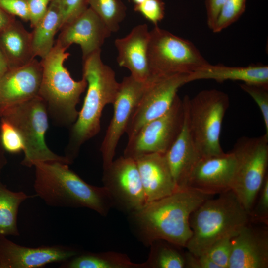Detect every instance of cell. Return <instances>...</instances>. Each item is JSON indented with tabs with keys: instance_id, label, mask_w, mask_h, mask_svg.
<instances>
[{
	"instance_id": "1",
	"label": "cell",
	"mask_w": 268,
	"mask_h": 268,
	"mask_svg": "<svg viewBox=\"0 0 268 268\" xmlns=\"http://www.w3.org/2000/svg\"><path fill=\"white\" fill-rule=\"evenodd\" d=\"M213 196L190 187L177 189L130 213L133 225L145 244L163 240L185 248L192 234L191 214Z\"/></svg>"
},
{
	"instance_id": "2",
	"label": "cell",
	"mask_w": 268,
	"mask_h": 268,
	"mask_svg": "<svg viewBox=\"0 0 268 268\" xmlns=\"http://www.w3.org/2000/svg\"><path fill=\"white\" fill-rule=\"evenodd\" d=\"M68 165L60 161L35 163L36 196L50 206L87 208L106 216L114 206L107 189L88 184Z\"/></svg>"
},
{
	"instance_id": "3",
	"label": "cell",
	"mask_w": 268,
	"mask_h": 268,
	"mask_svg": "<svg viewBox=\"0 0 268 268\" xmlns=\"http://www.w3.org/2000/svg\"><path fill=\"white\" fill-rule=\"evenodd\" d=\"M101 50L82 59L83 77L87 92L81 109L72 125L65 156L73 163L81 146L100 130V119L106 105L114 103L120 83L112 68L101 58Z\"/></svg>"
},
{
	"instance_id": "4",
	"label": "cell",
	"mask_w": 268,
	"mask_h": 268,
	"mask_svg": "<svg viewBox=\"0 0 268 268\" xmlns=\"http://www.w3.org/2000/svg\"><path fill=\"white\" fill-rule=\"evenodd\" d=\"M250 221V216L230 190L205 200L191 214L192 236L186 247L196 256L204 254L217 241L233 237Z\"/></svg>"
},
{
	"instance_id": "5",
	"label": "cell",
	"mask_w": 268,
	"mask_h": 268,
	"mask_svg": "<svg viewBox=\"0 0 268 268\" xmlns=\"http://www.w3.org/2000/svg\"><path fill=\"white\" fill-rule=\"evenodd\" d=\"M56 41L47 55L42 59V80L39 96L45 102L49 116L59 125L69 126L76 121V106L87 88L86 80H74L64 66L70 54Z\"/></svg>"
},
{
	"instance_id": "6",
	"label": "cell",
	"mask_w": 268,
	"mask_h": 268,
	"mask_svg": "<svg viewBox=\"0 0 268 268\" xmlns=\"http://www.w3.org/2000/svg\"><path fill=\"white\" fill-rule=\"evenodd\" d=\"M183 101L191 134L201 157L224 153L220 137L230 103L228 95L217 89H206L192 98L186 95Z\"/></svg>"
},
{
	"instance_id": "7",
	"label": "cell",
	"mask_w": 268,
	"mask_h": 268,
	"mask_svg": "<svg viewBox=\"0 0 268 268\" xmlns=\"http://www.w3.org/2000/svg\"><path fill=\"white\" fill-rule=\"evenodd\" d=\"M1 117L10 123L22 137L24 145L22 165L31 167L37 162L47 161L71 164L65 156L52 151L46 143L49 115L46 105L39 96L9 108Z\"/></svg>"
},
{
	"instance_id": "8",
	"label": "cell",
	"mask_w": 268,
	"mask_h": 268,
	"mask_svg": "<svg viewBox=\"0 0 268 268\" xmlns=\"http://www.w3.org/2000/svg\"><path fill=\"white\" fill-rule=\"evenodd\" d=\"M147 54L151 76L190 74L209 64L191 41L158 26L149 32Z\"/></svg>"
},
{
	"instance_id": "9",
	"label": "cell",
	"mask_w": 268,
	"mask_h": 268,
	"mask_svg": "<svg viewBox=\"0 0 268 268\" xmlns=\"http://www.w3.org/2000/svg\"><path fill=\"white\" fill-rule=\"evenodd\" d=\"M231 151L237 162L231 190L249 214L268 175V137H241Z\"/></svg>"
},
{
	"instance_id": "10",
	"label": "cell",
	"mask_w": 268,
	"mask_h": 268,
	"mask_svg": "<svg viewBox=\"0 0 268 268\" xmlns=\"http://www.w3.org/2000/svg\"><path fill=\"white\" fill-rule=\"evenodd\" d=\"M184 117L183 101L177 95L165 114L145 124L128 139L124 156L135 160L151 153L165 154L179 134Z\"/></svg>"
},
{
	"instance_id": "11",
	"label": "cell",
	"mask_w": 268,
	"mask_h": 268,
	"mask_svg": "<svg viewBox=\"0 0 268 268\" xmlns=\"http://www.w3.org/2000/svg\"><path fill=\"white\" fill-rule=\"evenodd\" d=\"M187 73L151 75L136 106L125 133L130 139L143 126L165 114L171 107L179 89L188 83Z\"/></svg>"
},
{
	"instance_id": "12",
	"label": "cell",
	"mask_w": 268,
	"mask_h": 268,
	"mask_svg": "<svg viewBox=\"0 0 268 268\" xmlns=\"http://www.w3.org/2000/svg\"><path fill=\"white\" fill-rule=\"evenodd\" d=\"M103 169V186L108 191L114 206L130 214L146 203L135 160L123 155Z\"/></svg>"
},
{
	"instance_id": "13",
	"label": "cell",
	"mask_w": 268,
	"mask_h": 268,
	"mask_svg": "<svg viewBox=\"0 0 268 268\" xmlns=\"http://www.w3.org/2000/svg\"><path fill=\"white\" fill-rule=\"evenodd\" d=\"M147 80L139 81L130 75L125 77L120 83L118 92L112 104L113 116L100 149L103 168L113 161L118 144L126 132L130 119L145 89Z\"/></svg>"
},
{
	"instance_id": "14",
	"label": "cell",
	"mask_w": 268,
	"mask_h": 268,
	"mask_svg": "<svg viewBox=\"0 0 268 268\" xmlns=\"http://www.w3.org/2000/svg\"><path fill=\"white\" fill-rule=\"evenodd\" d=\"M236 164L232 151L201 157L191 171L185 187L212 195L231 190Z\"/></svg>"
},
{
	"instance_id": "15",
	"label": "cell",
	"mask_w": 268,
	"mask_h": 268,
	"mask_svg": "<svg viewBox=\"0 0 268 268\" xmlns=\"http://www.w3.org/2000/svg\"><path fill=\"white\" fill-rule=\"evenodd\" d=\"M65 246L36 248L20 245L6 237H0V268H39L53 263H62L79 254Z\"/></svg>"
},
{
	"instance_id": "16",
	"label": "cell",
	"mask_w": 268,
	"mask_h": 268,
	"mask_svg": "<svg viewBox=\"0 0 268 268\" xmlns=\"http://www.w3.org/2000/svg\"><path fill=\"white\" fill-rule=\"evenodd\" d=\"M42 74L41 62L36 59L8 70L0 78V117L9 108L39 96Z\"/></svg>"
},
{
	"instance_id": "17",
	"label": "cell",
	"mask_w": 268,
	"mask_h": 268,
	"mask_svg": "<svg viewBox=\"0 0 268 268\" xmlns=\"http://www.w3.org/2000/svg\"><path fill=\"white\" fill-rule=\"evenodd\" d=\"M56 41L67 49L72 44L80 46L82 59L101 50L112 32L100 17L88 7L65 25Z\"/></svg>"
},
{
	"instance_id": "18",
	"label": "cell",
	"mask_w": 268,
	"mask_h": 268,
	"mask_svg": "<svg viewBox=\"0 0 268 268\" xmlns=\"http://www.w3.org/2000/svg\"><path fill=\"white\" fill-rule=\"evenodd\" d=\"M228 268H268V230L250 222L232 237Z\"/></svg>"
},
{
	"instance_id": "19",
	"label": "cell",
	"mask_w": 268,
	"mask_h": 268,
	"mask_svg": "<svg viewBox=\"0 0 268 268\" xmlns=\"http://www.w3.org/2000/svg\"><path fill=\"white\" fill-rule=\"evenodd\" d=\"M149 32L147 24L138 25L125 37L114 42L118 65L127 68L130 75L141 82L146 81L151 76L147 54Z\"/></svg>"
},
{
	"instance_id": "20",
	"label": "cell",
	"mask_w": 268,
	"mask_h": 268,
	"mask_svg": "<svg viewBox=\"0 0 268 268\" xmlns=\"http://www.w3.org/2000/svg\"><path fill=\"white\" fill-rule=\"evenodd\" d=\"M146 203L167 196L177 190L165 154L154 153L135 159Z\"/></svg>"
},
{
	"instance_id": "21",
	"label": "cell",
	"mask_w": 268,
	"mask_h": 268,
	"mask_svg": "<svg viewBox=\"0 0 268 268\" xmlns=\"http://www.w3.org/2000/svg\"><path fill=\"white\" fill-rule=\"evenodd\" d=\"M184 106L185 117L183 126L165 154L177 190L185 188L191 171L201 158L191 134L184 104Z\"/></svg>"
},
{
	"instance_id": "22",
	"label": "cell",
	"mask_w": 268,
	"mask_h": 268,
	"mask_svg": "<svg viewBox=\"0 0 268 268\" xmlns=\"http://www.w3.org/2000/svg\"><path fill=\"white\" fill-rule=\"evenodd\" d=\"M202 79L213 80L218 82L239 81L244 83L268 86V66L250 65L246 67H230L210 63L188 76V83Z\"/></svg>"
},
{
	"instance_id": "23",
	"label": "cell",
	"mask_w": 268,
	"mask_h": 268,
	"mask_svg": "<svg viewBox=\"0 0 268 268\" xmlns=\"http://www.w3.org/2000/svg\"><path fill=\"white\" fill-rule=\"evenodd\" d=\"M0 48L9 68L26 65L35 57L31 33L16 20L0 33Z\"/></svg>"
},
{
	"instance_id": "24",
	"label": "cell",
	"mask_w": 268,
	"mask_h": 268,
	"mask_svg": "<svg viewBox=\"0 0 268 268\" xmlns=\"http://www.w3.org/2000/svg\"><path fill=\"white\" fill-rule=\"evenodd\" d=\"M60 0H52L41 20L33 28L32 46L35 57L45 58L53 47L54 38L61 28Z\"/></svg>"
},
{
	"instance_id": "25",
	"label": "cell",
	"mask_w": 268,
	"mask_h": 268,
	"mask_svg": "<svg viewBox=\"0 0 268 268\" xmlns=\"http://www.w3.org/2000/svg\"><path fill=\"white\" fill-rule=\"evenodd\" d=\"M64 268H146L145 263L133 262L125 254L114 251L78 254L62 262Z\"/></svg>"
},
{
	"instance_id": "26",
	"label": "cell",
	"mask_w": 268,
	"mask_h": 268,
	"mask_svg": "<svg viewBox=\"0 0 268 268\" xmlns=\"http://www.w3.org/2000/svg\"><path fill=\"white\" fill-rule=\"evenodd\" d=\"M35 196L12 191L0 182V237L19 235L17 226L19 206L25 200Z\"/></svg>"
},
{
	"instance_id": "27",
	"label": "cell",
	"mask_w": 268,
	"mask_h": 268,
	"mask_svg": "<svg viewBox=\"0 0 268 268\" xmlns=\"http://www.w3.org/2000/svg\"><path fill=\"white\" fill-rule=\"evenodd\" d=\"M146 268H185V253L181 247L163 240L152 242Z\"/></svg>"
},
{
	"instance_id": "28",
	"label": "cell",
	"mask_w": 268,
	"mask_h": 268,
	"mask_svg": "<svg viewBox=\"0 0 268 268\" xmlns=\"http://www.w3.org/2000/svg\"><path fill=\"white\" fill-rule=\"evenodd\" d=\"M88 5L106 24L111 32L119 30L126 15V7L121 0H87Z\"/></svg>"
},
{
	"instance_id": "29",
	"label": "cell",
	"mask_w": 268,
	"mask_h": 268,
	"mask_svg": "<svg viewBox=\"0 0 268 268\" xmlns=\"http://www.w3.org/2000/svg\"><path fill=\"white\" fill-rule=\"evenodd\" d=\"M246 0H227L211 30L219 33L237 21L244 13Z\"/></svg>"
},
{
	"instance_id": "30",
	"label": "cell",
	"mask_w": 268,
	"mask_h": 268,
	"mask_svg": "<svg viewBox=\"0 0 268 268\" xmlns=\"http://www.w3.org/2000/svg\"><path fill=\"white\" fill-rule=\"evenodd\" d=\"M239 86L252 98L259 107L264 122L265 134L268 137V86L244 83Z\"/></svg>"
},
{
	"instance_id": "31",
	"label": "cell",
	"mask_w": 268,
	"mask_h": 268,
	"mask_svg": "<svg viewBox=\"0 0 268 268\" xmlns=\"http://www.w3.org/2000/svg\"><path fill=\"white\" fill-rule=\"evenodd\" d=\"M232 238L227 237L217 241L203 254L218 268H228L232 251Z\"/></svg>"
},
{
	"instance_id": "32",
	"label": "cell",
	"mask_w": 268,
	"mask_h": 268,
	"mask_svg": "<svg viewBox=\"0 0 268 268\" xmlns=\"http://www.w3.org/2000/svg\"><path fill=\"white\" fill-rule=\"evenodd\" d=\"M0 134L1 144L5 150L12 153L24 151V145L20 133L10 123L2 118Z\"/></svg>"
},
{
	"instance_id": "33",
	"label": "cell",
	"mask_w": 268,
	"mask_h": 268,
	"mask_svg": "<svg viewBox=\"0 0 268 268\" xmlns=\"http://www.w3.org/2000/svg\"><path fill=\"white\" fill-rule=\"evenodd\" d=\"M259 199L249 213L251 222L268 224V174L266 176L258 194Z\"/></svg>"
},
{
	"instance_id": "34",
	"label": "cell",
	"mask_w": 268,
	"mask_h": 268,
	"mask_svg": "<svg viewBox=\"0 0 268 268\" xmlns=\"http://www.w3.org/2000/svg\"><path fill=\"white\" fill-rule=\"evenodd\" d=\"M134 9L155 26H157L165 15V3L162 0H146L139 5H134Z\"/></svg>"
},
{
	"instance_id": "35",
	"label": "cell",
	"mask_w": 268,
	"mask_h": 268,
	"mask_svg": "<svg viewBox=\"0 0 268 268\" xmlns=\"http://www.w3.org/2000/svg\"><path fill=\"white\" fill-rule=\"evenodd\" d=\"M61 28L88 8L87 0H60Z\"/></svg>"
},
{
	"instance_id": "36",
	"label": "cell",
	"mask_w": 268,
	"mask_h": 268,
	"mask_svg": "<svg viewBox=\"0 0 268 268\" xmlns=\"http://www.w3.org/2000/svg\"><path fill=\"white\" fill-rule=\"evenodd\" d=\"M0 7L11 15L29 21L27 0H0Z\"/></svg>"
},
{
	"instance_id": "37",
	"label": "cell",
	"mask_w": 268,
	"mask_h": 268,
	"mask_svg": "<svg viewBox=\"0 0 268 268\" xmlns=\"http://www.w3.org/2000/svg\"><path fill=\"white\" fill-rule=\"evenodd\" d=\"M52 0H27L29 22L33 28L46 13Z\"/></svg>"
},
{
	"instance_id": "38",
	"label": "cell",
	"mask_w": 268,
	"mask_h": 268,
	"mask_svg": "<svg viewBox=\"0 0 268 268\" xmlns=\"http://www.w3.org/2000/svg\"><path fill=\"white\" fill-rule=\"evenodd\" d=\"M227 0H205L206 21L208 27L212 30L221 9Z\"/></svg>"
},
{
	"instance_id": "39",
	"label": "cell",
	"mask_w": 268,
	"mask_h": 268,
	"mask_svg": "<svg viewBox=\"0 0 268 268\" xmlns=\"http://www.w3.org/2000/svg\"><path fill=\"white\" fill-rule=\"evenodd\" d=\"M185 268H218L205 255L196 256L188 251L185 253Z\"/></svg>"
},
{
	"instance_id": "40",
	"label": "cell",
	"mask_w": 268,
	"mask_h": 268,
	"mask_svg": "<svg viewBox=\"0 0 268 268\" xmlns=\"http://www.w3.org/2000/svg\"><path fill=\"white\" fill-rule=\"evenodd\" d=\"M15 20L14 16L9 14L0 7V33Z\"/></svg>"
},
{
	"instance_id": "41",
	"label": "cell",
	"mask_w": 268,
	"mask_h": 268,
	"mask_svg": "<svg viewBox=\"0 0 268 268\" xmlns=\"http://www.w3.org/2000/svg\"><path fill=\"white\" fill-rule=\"evenodd\" d=\"M9 69L6 60L0 48V78Z\"/></svg>"
},
{
	"instance_id": "42",
	"label": "cell",
	"mask_w": 268,
	"mask_h": 268,
	"mask_svg": "<svg viewBox=\"0 0 268 268\" xmlns=\"http://www.w3.org/2000/svg\"><path fill=\"white\" fill-rule=\"evenodd\" d=\"M5 164V159L4 158L2 154L0 153V174L2 167Z\"/></svg>"
},
{
	"instance_id": "43",
	"label": "cell",
	"mask_w": 268,
	"mask_h": 268,
	"mask_svg": "<svg viewBox=\"0 0 268 268\" xmlns=\"http://www.w3.org/2000/svg\"><path fill=\"white\" fill-rule=\"evenodd\" d=\"M134 3V5H137L141 4L146 0H131Z\"/></svg>"
}]
</instances>
